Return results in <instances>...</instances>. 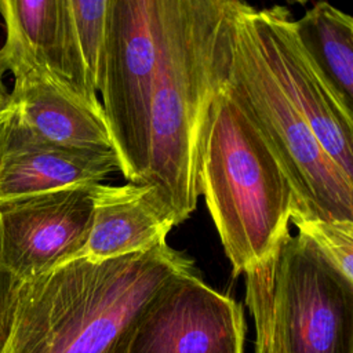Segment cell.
Returning <instances> with one entry per match:
<instances>
[{
    "label": "cell",
    "mask_w": 353,
    "mask_h": 353,
    "mask_svg": "<svg viewBox=\"0 0 353 353\" xmlns=\"http://www.w3.org/2000/svg\"><path fill=\"white\" fill-rule=\"evenodd\" d=\"M239 0H157L159 59L143 183L175 225L196 210L203 131L229 59Z\"/></svg>",
    "instance_id": "cell-1"
},
{
    "label": "cell",
    "mask_w": 353,
    "mask_h": 353,
    "mask_svg": "<svg viewBox=\"0 0 353 353\" xmlns=\"http://www.w3.org/2000/svg\"><path fill=\"white\" fill-rule=\"evenodd\" d=\"M193 261L167 243L105 261L80 256L23 280L6 353H103Z\"/></svg>",
    "instance_id": "cell-2"
},
{
    "label": "cell",
    "mask_w": 353,
    "mask_h": 353,
    "mask_svg": "<svg viewBox=\"0 0 353 353\" xmlns=\"http://www.w3.org/2000/svg\"><path fill=\"white\" fill-rule=\"evenodd\" d=\"M199 193L204 196L233 277L265 259L290 232L291 185L223 83L203 131Z\"/></svg>",
    "instance_id": "cell-3"
},
{
    "label": "cell",
    "mask_w": 353,
    "mask_h": 353,
    "mask_svg": "<svg viewBox=\"0 0 353 353\" xmlns=\"http://www.w3.org/2000/svg\"><path fill=\"white\" fill-rule=\"evenodd\" d=\"M243 274L255 353H353V284L298 234L287 232Z\"/></svg>",
    "instance_id": "cell-4"
},
{
    "label": "cell",
    "mask_w": 353,
    "mask_h": 353,
    "mask_svg": "<svg viewBox=\"0 0 353 353\" xmlns=\"http://www.w3.org/2000/svg\"><path fill=\"white\" fill-rule=\"evenodd\" d=\"M241 1L232 25L223 85L285 174L292 207L324 221H353V179L324 152L265 62Z\"/></svg>",
    "instance_id": "cell-5"
},
{
    "label": "cell",
    "mask_w": 353,
    "mask_h": 353,
    "mask_svg": "<svg viewBox=\"0 0 353 353\" xmlns=\"http://www.w3.org/2000/svg\"><path fill=\"white\" fill-rule=\"evenodd\" d=\"M159 59L157 0H110L98 92L127 182L142 185Z\"/></svg>",
    "instance_id": "cell-6"
},
{
    "label": "cell",
    "mask_w": 353,
    "mask_h": 353,
    "mask_svg": "<svg viewBox=\"0 0 353 353\" xmlns=\"http://www.w3.org/2000/svg\"><path fill=\"white\" fill-rule=\"evenodd\" d=\"M243 306L194 270L172 277L130 327L127 353H244Z\"/></svg>",
    "instance_id": "cell-7"
},
{
    "label": "cell",
    "mask_w": 353,
    "mask_h": 353,
    "mask_svg": "<svg viewBox=\"0 0 353 353\" xmlns=\"http://www.w3.org/2000/svg\"><path fill=\"white\" fill-rule=\"evenodd\" d=\"M244 17L284 94L330 159L353 179V114L341 105L301 47L290 10L283 6L256 10L247 4Z\"/></svg>",
    "instance_id": "cell-8"
},
{
    "label": "cell",
    "mask_w": 353,
    "mask_h": 353,
    "mask_svg": "<svg viewBox=\"0 0 353 353\" xmlns=\"http://www.w3.org/2000/svg\"><path fill=\"white\" fill-rule=\"evenodd\" d=\"M94 185L68 186L1 207V263L23 281L76 258L92 223Z\"/></svg>",
    "instance_id": "cell-9"
},
{
    "label": "cell",
    "mask_w": 353,
    "mask_h": 353,
    "mask_svg": "<svg viewBox=\"0 0 353 353\" xmlns=\"http://www.w3.org/2000/svg\"><path fill=\"white\" fill-rule=\"evenodd\" d=\"M120 171L114 150L73 149L36 137L7 108L0 121V208Z\"/></svg>",
    "instance_id": "cell-10"
},
{
    "label": "cell",
    "mask_w": 353,
    "mask_h": 353,
    "mask_svg": "<svg viewBox=\"0 0 353 353\" xmlns=\"http://www.w3.org/2000/svg\"><path fill=\"white\" fill-rule=\"evenodd\" d=\"M14 76L8 108L39 138L52 145L114 150L101 105H92L48 74L0 51Z\"/></svg>",
    "instance_id": "cell-11"
},
{
    "label": "cell",
    "mask_w": 353,
    "mask_h": 353,
    "mask_svg": "<svg viewBox=\"0 0 353 353\" xmlns=\"http://www.w3.org/2000/svg\"><path fill=\"white\" fill-rule=\"evenodd\" d=\"M7 39L0 51L17 57L92 105H101L77 46L69 0H0ZM102 106V105H101Z\"/></svg>",
    "instance_id": "cell-12"
},
{
    "label": "cell",
    "mask_w": 353,
    "mask_h": 353,
    "mask_svg": "<svg viewBox=\"0 0 353 353\" xmlns=\"http://www.w3.org/2000/svg\"><path fill=\"white\" fill-rule=\"evenodd\" d=\"M174 226L171 212L148 185L95 183L91 229L76 258L98 262L146 252L165 244Z\"/></svg>",
    "instance_id": "cell-13"
},
{
    "label": "cell",
    "mask_w": 353,
    "mask_h": 353,
    "mask_svg": "<svg viewBox=\"0 0 353 353\" xmlns=\"http://www.w3.org/2000/svg\"><path fill=\"white\" fill-rule=\"evenodd\" d=\"M295 36L341 105L353 114V18L317 1L299 19Z\"/></svg>",
    "instance_id": "cell-14"
},
{
    "label": "cell",
    "mask_w": 353,
    "mask_h": 353,
    "mask_svg": "<svg viewBox=\"0 0 353 353\" xmlns=\"http://www.w3.org/2000/svg\"><path fill=\"white\" fill-rule=\"evenodd\" d=\"M290 223L319 259L353 284V221H324L291 205Z\"/></svg>",
    "instance_id": "cell-15"
},
{
    "label": "cell",
    "mask_w": 353,
    "mask_h": 353,
    "mask_svg": "<svg viewBox=\"0 0 353 353\" xmlns=\"http://www.w3.org/2000/svg\"><path fill=\"white\" fill-rule=\"evenodd\" d=\"M69 6L85 73L98 92L110 0H69Z\"/></svg>",
    "instance_id": "cell-16"
},
{
    "label": "cell",
    "mask_w": 353,
    "mask_h": 353,
    "mask_svg": "<svg viewBox=\"0 0 353 353\" xmlns=\"http://www.w3.org/2000/svg\"><path fill=\"white\" fill-rule=\"evenodd\" d=\"M22 280L0 261V353H6L18 306Z\"/></svg>",
    "instance_id": "cell-17"
},
{
    "label": "cell",
    "mask_w": 353,
    "mask_h": 353,
    "mask_svg": "<svg viewBox=\"0 0 353 353\" xmlns=\"http://www.w3.org/2000/svg\"><path fill=\"white\" fill-rule=\"evenodd\" d=\"M7 72V68H6V63H4V59L0 54V121L8 108V101H10V92L7 91L6 88V84L3 81V76L4 73Z\"/></svg>",
    "instance_id": "cell-18"
},
{
    "label": "cell",
    "mask_w": 353,
    "mask_h": 353,
    "mask_svg": "<svg viewBox=\"0 0 353 353\" xmlns=\"http://www.w3.org/2000/svg\"><path fill=\"white\" fill-rule=\"evenodd\" d=\"M130 327L131 324L127 327V330L123 334L119 335V338L103 353H127L128 342H130Z\"/></svg>",
    "instance_id": "cell-19"
}]
</instances>
